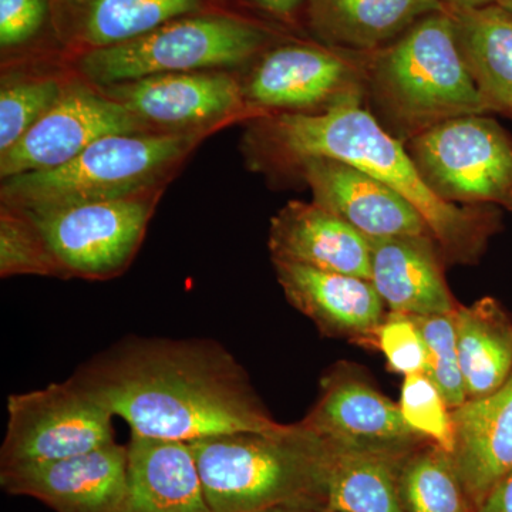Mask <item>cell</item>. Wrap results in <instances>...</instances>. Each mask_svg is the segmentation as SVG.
Instances as JSON below:
<instances>
[{"mask_svg":"<svg viewBox=\"0 0 512 512\" xmlns=\"http://www.w3.org/2000/svg\"><path fill=\"white\" fill-rule=\"evenodd\" d=\"M375 343L394 372L404 377L427 373V349L412 315L387 312L380 323Z\"/></svg>","mask_w":512,"mask_h":512,"instance_id":"1f68e13d","label":"cell"},{"mask_svg":"<svg viewBox=\"0 0 512 512\" xmlns=\"http://www.w3.org/2000/svg\"><path fill=\"white\" fill-rule=\"evenodd\" d=\"M37 275L67 279L49 242L26 212L0 205V276Z\"/></svg>","mask_w":512,"mask_h":512,"instance_id":"83f0119b","label":"cell"},{"mask_svg":"<svg viewBox=\"0 0 512 512\" xmlns=\"http://www.w3.org/2000/svg\"><path fill=\"white\" fill-rule=\"evenodd\" d=\"M323 505L333 512H406L399 471L406 458L329 446Z\"/></svg>","mask_w":512,"mask_h":512,"instance_id":"d4e9b609","label":"cell"},{"mask_svg":"<svg viewBox=\"0 0 512 512\" xmlns=\"http://www.w3.org/2000/svg\"><path fill=\"white\" fill-rule=\"evenodd\" d=\"M247 124L242 147L255 171L292 174L313 157L345 161L392 188L420 212L447 265L476 264L500 231V208L441 200L424 183L406 144L359 104L322 114H266Z\"/></svg>","mask_w":512,"mask_h":512,"instance_id":"7a4b0ae2","label":"cell"},{"mask_svg":"<svg viewBox=\"0 0 512 512\" xmlns=\"http://www.w3.org/2000/svg\"><path fill=\"white\" fill-rule=\"evenodd\" d=\"M147 131L121 104L74 73L52 110L0 154V178L52 170L100 138Z\"/></svg>","mask_w":512,"mask_h":512,"instance_id":"7c38bea8","label":"cell"},{"mask_svg":"<svg viewBox=\"0 0 512 512\" xmlns=\"http://www.w3.org/2000/svg\"><path fill=\"white\" fill-rule=\"evenodd\" d=\"M301 423L329 446L393 457H409L430 443L407 426L399 404L348 365L323 377L319 400Z\"/></svg>","mask_w":512,"mask_h":512,"instance_id":"4fadbf2b","label":"cell"},{"mask_svg":"<svg viewBox=\"0 0 512 512\" xmlns=\"http://www.w3.org/2000/svg\"><path fill=\"white\" fill-rule=\"evenodd\" d=\"M99 89L153 133L208 137L259 117L245 101L241 77L228 70L156 74Z\"/></svg>","mask_w":512,"mask_h":512,"instance_id":"8fae6325","label":"cell"},{"mask_svg":"<svg viewBox=\"0 0 512 512\" xmlns=\"http://www.w3.org/2000/svg\"><path fill=\"white\" fill-rule=\"evenodd\" d=\"M406 148L441 200L512 212V137L487 114L444 121Z\"/></svg>","mask_w":512,"mask_h":512,"instance_id":"ba28073f","label":"cell"},{"mask_svg":"<svg viewBox=\"0 0 512 512\" xmlns=\"http://www.w3.org/2000/svg\"><path fill=\"white\" fill-rule=\"evenodd\" d=\"M52 40V0H0V50L3 63L39 53ZM56 50V49H55ZM57 52V50H56Z\"/></svg>","mask_w":512,"mask_h":512,"instance_id":"4dcf8cb0","label":"cell"},{"mask_svg":"<svg viewBox=\"0 0 512 512\" xmlns=\"http://www.w3.org/2000/svg\"><path fill=\"white\" fill-rule=\"evenodd\" d=\"M40 55L2 64L0 154L15 146L52 110L74 76L66 57L59 69H39Z\"/></svg>","mask_w":512,"mask_h":512,"instance_id":"484cf974","label":"cell"},{"mask_svg":"<svg viewBox=\"0 0 512 512\" xmlns=\"http://www.w3.org/2000/svg\"><path fill=\"white\" fill-rule=\"evenodd\" d=\"M272 262L286 299L323 335L375 343L387 312L372 281L295 262Z\"/></svg>","mask_w":512,"mask_h":512,"instance_id":"2e32d148","label":"cell"},{"mask_svg":"<svg viewBox=\"0 0 512 512\" xmlns=\"http://www.w3.org/2000/svg\"><path fill=\"white\" fill-rule=\"evenodd\" d=\"M370 281L389 312L447 315L458 303L448 288L446 261L431 237L369 239Z\"/></svg>","mask_w":512,"mask_h":512,"instance_id":"ac0fdd59","label":"cell"},{"mask_svg":"<svg viewBox=\"0 0 512 512\" xmlns=\"http://www.w3.org/2000/svg\"><path fill=\"white\" fill-rule=\"evenodd\" d=\"M282 36L259 20L227 9H207L163 23L120 45L66 62L96 87L167 73L244 69Z\"/></svg>","mask_w":512,"mask_h":512,"instance_id":"8992f818","label":"cell"},{"mask_svg":"<svg viewBox=\"0 0 512 512\" xmlns=\"http://www.w3.org/2000/svg\"><path fill=\"white\" fill-rule=\"evenodd\" d=\"M127 446L113 443L82 456L0 471L6 493L42 501L56 512H123Z\"/></svg>","mask_w":512,"mask_h":512,"instance_id":"5bb4252c","label":"cell"},{"mask_svg":"<svg viewBox=\"0 0 512 512\" xmlns=\"http://www.w3.org/2000/svg\"><path fill=\"white\" fill-rule=\"evenodd\" d=\"M498 5L503 6V8L510 10L512 13V0H498Z\"/></svg>","mask_w":512,"mask_h":512,"instance_id":"74e56055","label":"cell"},{"mask_svg":"<svg viewBox=\"0 0 512 512\" xmlns=\"http://www.w3.org/2000/svg\"><path fill=\"white\" fill-rule=\"evenodd\" d=\"M212 9H225L231 0H205Z\"/></svg>","mask_w":512,"mask_h":512,"instance_id":"8d00e7d4","label":"cell"},{"mask_svg":"<svg viewBox=\"0 0 512 512\" xmlns=\"http://www.w3.org/2000/svg\"><path fill=\"white\" fill-rule=\"evenodd\" d=\"M399 493L406 512H477L458 477L453 457L431 443L403 461Z\"/></svg>","mask_w":512,"mask_h":512,"instance_id":"4316f807","label":"cell"},{"mask_svg":"<svg viewBox=\"0 0 512 512\" xmlns=\"http://www.w3.org/2000/svg\"><path fill=\"white\" fill-rule=\"evenodd\" d=\"M454 312L447 315L413 316L426 343L427 375L437 384L451 410L467 402L466 384L458 356Z\"/></svg>","mask_w":512,"mask_h":512,"instance_id":"f546056e","label":"cell"},{"mask_svg":"<svg viewBox=\"0 0 512 512\" xmlns=\"http://www.w3.org/2000/svg\"><path fill=\"white\" fill-rule=\"evenodd\" d=\"M123 512H212L190 443L131 433Z\"/></svg>","mask_w":512,"mask_h":512,"instance_id":"44dd1931","label":"cell"},{"mask_svg":"<svg viewBox=\"0 0 512 512\" xmlns=\"http://www.w3.org/2000/svg\"><path fill=\"white\" fill-rule=\"evenodd\" d=\"M366 99L380 126L404 144L444 121L488 114L458 53L448 8L370 55Z\"/></svg>","mask_w":512,"mask_h":512,"instance_id":"3957f363","label":"cell"},{"mask_svg":"<svg viewBox=\"0 0 512 512\" xmlns=\"http://www.w3.org/2000/svg\"><path fill=\"white\" fill-rule=\"evenodd\" d=\"M272 261L295 262L370 281V242L316 202L289 201L269 225Z\"/></svg>","mask_w":512,"mask_h":512,"instance_id":"d6986e66","label":"cell"},{"mask_svg":"<svg viewBox=\"0 0 512 512\" xmlns=\"http://www.w3.org/2000/svg\"><path fill=\"white\" fill-rule=\"evenodd\" d=\"M204 138L153 131L103 137L60 167L2 180V205L42 214L165 190Z\"/></svg>","mask_w":512,"mask_h":512,"instance_id":"5b68a950","label":"cell"},{"mask_svg":"<svg viewBox=\"0 0 512 512\" xmlns=\"http://www.w3.org/2000/svg\"><path fill=\"white\" fill-rule=\"evenodd\" d=\"M190 444L212 512L323 505L329 448L301 421L274 431L220 434Z\"/></svg>","mask_w":512,"mask_h":512,"instance_id":"277c9868","label":"cell"},{"mask_svg":"<svg viewBox=\"0 0 512 512\" xmlns=\"http://www.w3.org/2000/svg\"><path fill=\"white\" fill-rule=\"evenodd\" d=\"M454 466L476 507L512 471V375L488 396L451 410Z\"/></svg>","mask_w":512,"mask_h":512,"instance_id":"ffe728a7","label":"cell"},{"mask_svg":"<svg viewBox=\"0 0 512 512\" xmlns=\"http://www.w3.org/2000/svg\"><path fill=\"white\" fill-rule=\"evenodd\" d=\"M165 190L26 214L43 232L67 279L107 281L127 271Z\"/></svg>","mask_w":512,"mask_h":512,"instance_id":"30bf717a","label":"cell"},{"mask_svg":"<svg viewBox=\"0 0 512 512\" xmlns=\"http://www.w3.org/2000/svg\"><path fill=\"white\" fill-rule=\"evenodd\" d=\"M443 2L446 3L447 8L466 9L491 5V3H498V0H443Z\"/></svg>","mask_w":512,"mask_h":512,"instance_id":"e575fe53","label":"cell"},{"mask_svg":"<svg viewBox=\"0 0 512 512\" xmlns=\"http://www.w3.org/2000/svg\"><path fill=\"white\" fill-rule=\"evenodd\" d=\"M446 9L443 0H308L306 25L322 45L372 53Z\"/></svg>","mask_w":512,"mask_h":512,"instance_id":"7402d4cb","label":"cell"},{"mask_svg":"<svg viewBox=\"0 0 512 512\" xmlns=\"http://www.w3.org/2000/svg\"><path fill=\"white\" fill-rule=\"evenodd\" d=\"M255 9L282 23H295L305 0H245Z\"/></svg>","mask_w":512,"mask_h":512,"instance_id":"d6a6232c","label":"cell"},{"mask_svg":"<svg viewBox=\"0 0 512 512\" xmlns=\"http://www.w3.org/2000/svg\"><path fill=\"white\" fill-rule=\"evenodd\" d=\"M461 60L487 113L512 116V13L498 3L451 9Z\"/></svg>","mask_w":512,"mask_h":512,"instance_id":"603a6c76","label":"cell"},{"mask_svg":"<svg viewBox=\"0 0 512 512\" xmlns=\"http://www.w3.org/2000/svg\"><path fill=\"white\" fill-rule=\"evenodd\" d=\"M211 9L205 0H52V40L64 57L120 45Z\"/></svg>","mask_w":512,"mask_h":512,"instance_id":"e0dca14e","label":"cell"},{"mask_svg":"<svg viewBox=\"0 0 512 512\" xmlns=\"http://www.w3.org/2000/svg\"><path fill=\"white\" fill-rule=\"evenodd\" d=\"M131 433L191 441L241 431H274L245 370L220 343L205 339L130 338L72 376Z\"/></svg>","mask_w":512,"mask_h":512,"instance_id":"6da1fadb","label":"cell"},{"mask_svg":"<svg viewBox=\"0 0 512 512\" xmlns=\"http://www.w3.org/2000/svg\"><path fill=\"white\" fill-rule=\"evenodd\" d=\"M114 414L73 377L45 389L12 394L0 466L53 463L82 456L114 440Z\"/></svg>","mask_w":512,"mask_h":512,"instance_id":"9c48e42d","label":"cell"},{"mask_svg":"<svg viewBox=\"0 0 512 512\" xmlns=\"http://www.w3.org/2000/svg\"><path fill=\"white\" fill-rule=\"evenodd\" d=\"M397 404L404 421L414 433L447 453H453V413L443 393L427 373L404 377Z\"/></svg>","mask_w":512,"mask_h":512,"instance_id":"f1b7e54d","label":"cell"},{"mask_svg":"<svg viewBox=\"0 0 512 512\" xmlns=\"http://www.w3.org/2000/svg\"><path fill=\"white\" fill-rule=\"evenodd\" d=\"M477 512H512V471L494 485Z\"/></svg>","mask_w":512,"mask_h":512,"instance_id":"836d02e7","label":"cell"},{"mask_svg":"<svg viewBox=\"0 0 512 512\" xmlns=\"http://www.w3.org/2000/svg\"><path fill=\"white\" fill-rule=\"evenodd\" d=\"M265 512H333L323 505H289V507H278Z\"/></svg>","mask_w":512,"mask_h":512,"instance_id":"d590c367","label":"cell"},{"mask_svg":"<svg viewBox=\"0 0 512 512\" xmlns=\"http://www.w3.org/2000/svg\"><path fill=\"white\" fill-rule=\"evenodd\" d=\"M511 119H512V116H511Z\"/></svg>","mask_w":512,"mask_h":512,"instance_id":"f35d334b","label":"cell"},{"mask_svg":"<svg viewBox=\"0 0 512 512\" xmlns=\"http://www.w3.org/2000/svg\"><path fill=\"white\" fill-rule=\"evenodd\" d=\"M458 356L467 400L488 396L512 375V319L494 298L458 306Z\"/></svg>","mask_w":512,"mask_h":512,"instance_id":"cb8c5ba5","label":"cell"},{"mask_svg":"<svg viewBox=\"0 0 512 512\" xmlns=\"http://www.w3.org/2000/svg\"><path fill=\"white\" fill-rule=\"evenodd\" d=\"M293 174L309 185L313 202L338 215L366 238H433L420 212L406 198L345 161L308 158Z\"/></svg>","mask_w":512,"mask_h":512,"instance_id":"9a60e30c","label":"cell"},{"mask_svg":"<svg viewBox=\"0 0 512 512\" xmlns=\"http://www.w3.org/2000/svg\"><path fill=\"white\" fill-rule=\"evenodd\" d=\"M372 53L281 40L256 57L241 77L245 101L259 117L362 106Z\"/></svg>","mask_w":512,"mask_h":512,"instance_id":"52a82bcc","label":"cell"}]
</instances>
